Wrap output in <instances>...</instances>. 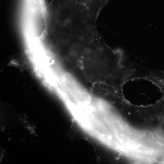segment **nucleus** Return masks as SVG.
<instances>
[{
	"label": "nucleus",
	"instance_id": "1",
	"mask_svg": "<svg viewBox=\"0 0 164 164\" xmlns=\"http://www.w3.org/2000/svg\"><path fill=\"white\" fill-rule=\"evenodd\" d=\"M160 118L162 121V124L164 125V105H163L162 109L160 111Z\"/></svg>",
	"mask_w": 164,
	"mask_h": 164
},
{
	"label": "nucleus",
	"instance_id": "2",
	"mask_svg": "<svg viewBox=\"0 0 164 164\" xmlns=\"http://www.w3.org/2000/svg\"><path fill=\"white\" fill-rule=\"evenodd\" d=\"M78 50L79 52L80 53H83L85 50V47L84 46L82 45L79 46Z\"/></svg>",
	"mask_w": 164,
	"mask_h": 164
},
{
	"label": "nucleus",
	"instance_id": "3",
	"mask_svg": "<svg viewBox=\"0 0 164 164\" xmlns=\"http://www.w3.org/2000/svg\"><path fill=\"white\" fill-rule=\"evenodd\" d=\"M65 24L66 27H69L71 26L72 25V23L70 20H67V21H66Z\"/></svg>",
	"mask_w": 164,
	"mask_h": 164
},
{
	"label": "nucleus",
	"instance_id": "4",
	"mask_svg": "<svg viewBox=\"0 0 164 164\" xmlns=\"http://www.w3.org/2000/svg\"><path fill=\"white\" fill-rule=\"evenodd\" d=\"M94 13L92 11H90L88 14V17L90 18H92L94 17Z\"/></svg>",
	"mask_w": 164,
	"mask_h": 164
},
{
	"label": "nucleus",
	"instance_id": "5",
	"mask_svg": "<svg viewBox=\"0 0 164 164\" xmlns=\"http://www.w3.org/2000/svg\"><path fill=\"white\" fill-rule=\"evenodd\" d=\"M131 74V72L129 70H126L125 72V75L126 77H129Z\"/></svg>",
	"mask_w": 164,
	"mask_h": 164
},
{
	"label": "nucleus",
	"instance_id": "6",
	"mask_svg": "<svg viewBox=\"0 0 164 164\" xmlns=\"http://www.w3.org/2000/svg\"><path fill=\"white\" fill-rule=\"evenodd\" d=\"M70 50L71 52H75L77 50V48L75 46H72L70 48Z\"/></svg>",
	"mask_w": 164,
	"mask_h": 164
},
{
	"label": "nucleus",
	"instance_id": "7",
	"mask_svg": "<svg viewBox=\"0 0 164 164\" xmlns=\"http://www.w3.org/2000/svg\"><path fill=\"white\" fill-rule=\"evenodd\" d=\"M104 63L107 65H108L110 64V61L109 59H106L104 60Z\"/></svg>",
	"mask_w": 164,
	"mask_h": 164
}]
</instances>
